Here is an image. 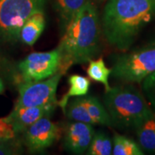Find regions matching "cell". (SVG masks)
Listing matches in <instances>:
<instances>
[{
	"instance_id": "1",
	"label": "cell",
	"mask_w": 155,
	"mask_h": 155,
	"mask_svg": "<svg viewBox=\"0 0 155 155\" xmlns=\"http://www.w3.org/2000/svg\"><path fill=\"white\" fill-rule=\"evenodd\" d=\"M154 17L155 0H109L102 17L104 35L110 44L125 51Z\"/></svg>"
},
{
	"instance_id": "2",
	"label": "cell",
	"mask_w": 155,
	"mask_h": 155,
	"mask_svg": "<svg viewBox=\"0 0 155 155\" xmlns=\"http://www.w3.org/2000/svg\"><path fill=\"white\" fill-rule=\"evenodd\" d=\"M99 39L98 12L94 4L88 0L64 30L58 47L61 54L58 71L65 74L72 65L93 60L99 51Z\"/></svg>"
},
{
	"instance_id": "3",
	"label": "cell",
	"mask_w": 155,
	"mask_h": 155,
	"mask_svg": "<svg viewBox=\"0 0 155 155\" xmlns=\"http://www.w3.org/2000/svg\"><path fill=\"white\" fill-rule=\"evenodd\" d=\"M104 103L113 126L119 128H134L153 111L142 93L133 85L111 87L105 92Z\"/></svg>"
},
{
	"instance_id": "4",
	"label": "cell",
	"mask_w": 155,
	"mask_h": 155,
	"mask_svg": "<svg viewBox=\"0 0 155 155\" xmlns=\"http://www.w3.org/2000/svg\"><path fill=\"white\" fill-rule=\"evenodd\" d=\"M44 6L45 0H0V35L8 41H17L24 22Z\"/></svg>"
},
{
	"instance_id": "5",
	"label": "cell",
	"mask_w": 155,
	"mask_h": 155,
	"mask_svg": "<svg viewBox=\"0 0 155 155\" xmlns=\"http://www.w3.org/2000/svg\"><path fill=\"white\" fill-rule=\"evenodd\" d=\"M155 72V45L135 50L117 58L112 76L127 83H140Z\"/></svg>"
},
{
	"instance_id": "6",
	"label": "cell",
	"mask_w": 155,
	"mask_h": 155,
	"mask_svg": "<svg viewBox=\"0 0 155 155\" xmlns=\"http://www.w3.org/2000/svg\"><path fill=\"white\" fill-rule=\"evenodd\" d=\"M64 74L60 71L45 80L24 82L19 89V96L14 108L33 107L58 104L56 92L58 84Z\"/></svg>"
},
{
	"instance_id": "7",
	"label": "cell",
	"mask_w": 155,
	"mask_h": 155,
	"mask_svg": "<svg viewBox=\"0 0 155 155\" xmlns=\"http://www.w3.org/2000/svg\"><path fill=\"white\" fill-rule=\"evenodd\" d=\"M61 54L59 48L49 52H35L18 65L23 82L43 80L54 75L61 65Z\"/></svg>"
},
{
	"instance_id": "8",
	"label": "cell",
	"mask_w": 155,
	"mask_h": 155,
	"mask_svg": "<svg viewBox=\"0 0 155 155\" xmlns=\"http://www.w3.org/2000/svg\"><path fill=\"white\" fill-rule=\"evenodd\" d=\"M26 147L31 153H41L56 142L61 136L58 125L45 116L23 132Z\"/></svg>"
},
{
	"instance_id": "9",
	"label": "cell",
	"mask_w": 155,
	"mask_h": 155,
	"mask_svg": "<svg viewBox=\"0 0 155 155\" xmlns=\"http://www.w3.org/2000/svg\"><path fill=\"white\" fill-rule=\"evenodd\" d=\"M94 134L93 125L72 121L67 124L65 129L64 146L72 153L82 154L88 150Z\"/></svg>"
},
{
	"instance_id": "10",
	"label": "cell",
	"mask_w": 155,
	"mask_h": 155,
	"mask_svg": "<svg viewBox=\"0 0 155 155\" xmlns=\"http://www.w3.org/2000/svg\"><path fill=\"white\" fill-rule=\"evenodd\" d=\"M57 106L58 104H50L33 107L14 108L9 116L16 134L23 133L29 126L41 118L51 116Z\"/></svg>"
},
{
	"instance_id": "11",
	"label": "cell",
	"mask_w": 155,
	"mask_h": 155,
	"mask_svg": "<svg viewBox=\"0 0 155 155\" xmlns=\"http://www.w3.org/2000/svg\"><path fill=\"white\" fill-rule=\"evenodd\" d=\"M45 25L46 19L44 11H40L34 13L24 22L20 31L19 39L24 44L33 46L43 32Z\"/></svg>"
},
{
	"instance_id": "12",
	"label": "cell",
	"mask_w": 155,
	"mask_h": 155,
	"mask_svg": "<svg viewBox=\"0 0 155 155\" xmlns=\"http://www.w3.org/2000/svg\"><path fill=\"white\" fill-rule=\"evenodd\" d=\"M134 129L139 145L143 152L155 153V111L145 117Z\"/></svg>"
},
{
	"instance_id": "13",
	"label": "cell",
	"mask_w": 155,
	"mask_h": 155,
	"mask_svg": "<svg viewBox=\"0 0 155 155\" xmlns=\"http://www.w3.org/2000/svg\"><path fill=\"white\" fill-rule=\"evenodd\" d=\"M69 90L66 94L63 96L60 102H58V106H60L63 112L66 114L68 102L72 97H82L88 93L91 81L87 77H84L78 74H72L68 78Z\"/></svg>"
},
{
	"instance_id": "14",
	"label": "cell",
	"mask_w": 155,
	"mask_h": 155,
	"mask_svg": "<svg viewBox=\"0 0 155 155\" xmlns=\"http://www.w3.org/2000/svg\"><path fill=\"white\" fill-rule=\"evenodd\" d=\"M84 102L90 116L95 124L110 127L113 126L111 118L105 107L93 96H84Z\"/></svg>"
},
{
	"instance_id": "15",
	"label": "cell",
	"mask_w": 155,
	"mask_h": 155,
	"mask_svg": "<svg viewBox=\"0 0 155 155\" xmlns=\"http://www.w3.org/2000/svg\"><path fill=\"white\" fill-rule=\"evenodd\" d=\"M88 0H57V10L61 17V27L65 30L77 12Z\"/></svg>"
},
{
	"instance_id": "16",
	"label": "cell",
	"mask_w": 155,
	"mask_h": 155,
	"mask_svg": "<svg viewBox=\"0 0 155 155\" xmlns=\"http://www.w3.org/2000/svg\"><path fill=\"white\" fill-rule=\"evenodd\" d=\"M114 155H143V150L134 140L119 134H115L113 137Z\"/></svg>"
},
{
	"instance_id": "17",
	"label": "cell",
	"mask_w": 155,
	"mask_h": 155,
	"mask_svg": "<svg viewBox=\"0 0 155 155\" xmlns=\"http://www.w3.org/2000/svg\"><path fill=\"white\" fill-rule=\"evenodd\" d=\"M111 74V69L106 67L105 62L102 57L97 60H91L87 68V75L96 82L104 84L105 91L111 88L109 83V78Z\"/></svg>"
},
{
	"instance_id": "18",
	"label": "cell",
	"mask_w": 155,
	"mask_h": 155,
	"mask_svg": "<svg viewBox=\"0 0 155 155\" xmlns=\"http://www.w3.org/2000/svg\"><path fill=\"white\" fill-rule=\"evenodd\" d=\"M113 143L108 134L103 131L94 134L88 148L89 155H110L112 154Z\"/></svg>"
},
{
	"instance_id": "19",
	"label": "cell",
	"mask_w": 155,
	"mask_h": 155,
	"mask_svg": "<svg viewBox=\"0 0 155 155\" xmlns=\"http://www.w3.org/2000/svg\"><path fill=\"white\" fill-rule=\"evenodd\" d=\"M141 88L148 103L151 104L153 110L155 111V72L142 80Z\"/></svg>"
},
{
	"instance_id": "20",
	"label": "cell",
	"mask_w": 155,
	"mask_h": 155,
	"mask_svg": "<svg viewBox=\"0 0 155 155\" xmlns=\"http://www.w3.org/2000/svg\"><path fill=\"white\" fill-rule=\"evenodd\" d=\"M16 135L17 134L14 130L10 116L0 118V143L12 140Z\"/></svg>"
},
{
	"instance_id": "21",
	"label": "cell",
	"mask_w": 155,
	"mask_h": 155,
	"mask_svg": "<svg viewBox=\"0 0 155 155\" xmlns=\"http://www.w3.org/2000/svg\"><path fill=\"white\" fill-rule=\"evenodd\" d=\"M17 153L18 149L17 148V146L11 143V140L0 143V155H11Z\"/></svg>"
},
{
	"instance_id": "22",
	"label": "cell",
	"mask_w": 155,
	"mask_h": 155,
	"mask_svg": "<svg viewBox=\"0 0 155 155\" xmlns=\"http://www.w3.org/2000/svg\"><path fill=\"white\" fill-rule=\"evenodd\" d=\"M4 91H5V85H4L2 79L0 78V94H2Z\"/></svg>"
},
{
	"instance_id": "23",
	"label": "cell",
	"mask_w": 155,
	"mask_h": 155,
	"mask_svg": "<svg viewBox=\"0 0 155 155\" xmlns=\"http://www.w3.org/2000/svg\"><path fill=\"white\" fill-rule=\"evenodd\" d=\"M100 1H102V0H100Z\"/></svg>"
}]
</instances>
